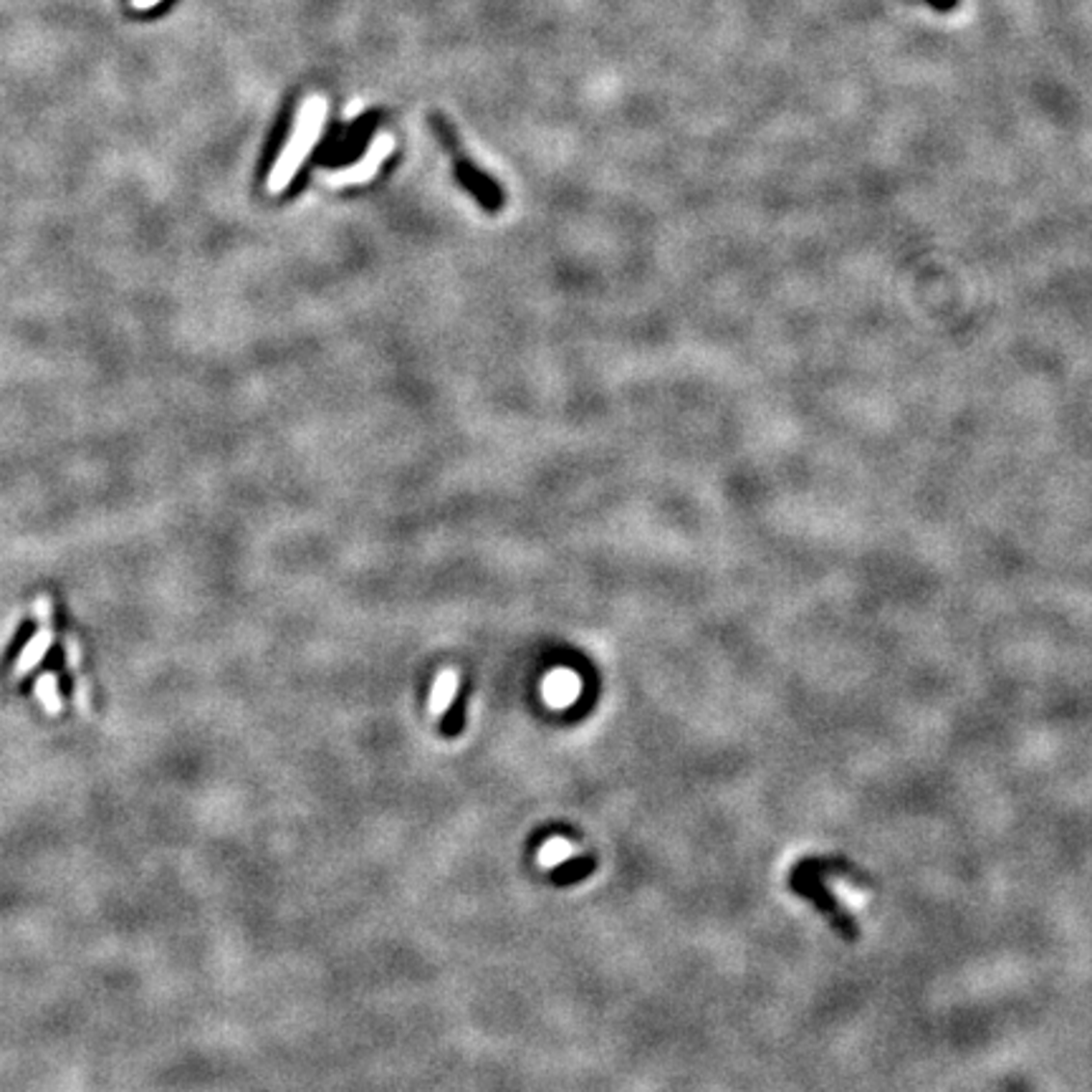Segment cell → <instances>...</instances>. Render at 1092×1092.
Listing matches in <instances>:
<instances>
[{
    "label": "cell",
    "mask_w": 1092,
    "mask_h": 1092,
    "mask_svg": "<svg viewBox=\"0 0 1092 1092\" xmlns=\"http://www.w3.org/2000/svg\"><path fill=\"white\" fill-rule=\"evenodd\" d=\"M786 887H789L792 895H797V898H802L805 903H809V906H812L814 911H817L819 915L834 928V933H837L839 939L847 941V943H853V941L860 939V923L855 920L853 913L847 911V908L834 898V892L830 890V886L825 883V875L819 873L817 867L812 865V860L802 858L800 862L789 870V875H786Z\"/></svg>",
    "instance_id": "2"
},
{
    "label": "cell",
    "mask_w": 1092,
    "mask_h": 1092,
    "mask_svg": "<svg viewBox=\"0 0 1092 1092\" xmlns=\"http://www.w3.org/2000/svg\"><path fill=\"white\" fill-rule=\"evenodd\" d=\"M327 109V99L319 96V94H312L309 99L301 101L287 147L281 150L279 160H276L271 175H268V193L279 195L291 185V180L299 173V167L307 162V157L314 152L316 142H319L321 132H324Z\"/></svg>",
    "instance_id": "1"
},
{
    "label": "cell",
    "mask_w": 1092,
    "mask_h": 1092,
    "mask_svg": "<svg viewBox=\"0 0 1092 1092\" xmlns=\"http://www.w3.org/2000/svg\"><path fill=\"white\" fill-rule=\"evenodd\" d=\"M544 693L552 703L564 706V703H572V700L577 698V693H580V680L574 678L572 673L560 670V673H554L552 678H549V683L544 686Z\"/></svg>",
    "instance_id": "5"
},
{
    "label": "cell",
    "mask_w": 1092,
    "mask_h": 1092,
    "mask_svg": "<svg viewBox=\"0 0 1092 1092\" xmlns=\"http://www.w3.org/2000/svg\"><path fill=\"white\" fill-rule=\"evenodd\" d=\"M134 3H137V6H142V8H150V6H154V3H160V0H134Z\"/></svg>",
    "instance_id": "10"
},
{
    "label": "cell",
    "mask_w": 1092,
    "mask_h": 1092,
    "mask_svg": "<svg viewBox=\"0 0 1092 1092\" xmlns=\"http://www.w3.org/2000/svg\"><path fill=\"white\" fill-rule=\"evenodd\" d=\"M458 680L460 678L453 668H446V670L435 678L433 693H430V703H427L433 719H443V716L450 711V703H453L455 693H458Z\"/></svg>",
    "instance_id": "4"
},
{
    "label": "cell",
    "mask_w": 1092,
    "mask_h": 1092,
    "mask_svg": "<svg viewBox=\"0 0 1092 1092\" xmlns=\"http://www.w3.org/2000/svg\"><path fill=\"white\" fill-rule=\"evenodd\" d=\"M48 645H51V630H48V627H43V633L36 635V638L28 642L26 650L20 653L18 663H15V675L28 673V670H31V668H34L36 663H39L43 655H46Z\"/></svg>",
    "instance_id": "7"
},
{
    "label": "cell",
    "mask_w": 1092,
    "mask_h": 1092,
    "mask_svg": "<svg viewBox=\"0 0 1092 1092\" xmlns=\"http://www.w3.org/2000/svg\"><path fill=\"white\" fill-rule=\"evenodd\" d=\"M393 152H395V137H393V134L377 132V134H374V140L369 142V150L362 154L360 160L354 162V165H349V167H341V170L327 173V175H324V180H327V185H332V187L365 185V182H369L374 175L380 173L382 162H385Z\"/></svg>",
    "instance_id": "3"
},
{
    "label": "cell",
    "mask_w": 1092,
    "mask_h": 1092,
    "mask_svg": "<svg viewBox=\"0 0 1092 1092\" xmlns=\"http://www.w3.org/2000/svg\"><path fill=\"white\" fill-rule=\"evenodd\" d=\"M577 855V847L569 842V839L564 837H552L549 842H544L539 850V855H536V862H539L541 867H557L561 865V862H566L569 858H574Z\"/></svg>",
    "instance_id": "6"
},
{
    "label": "cell",
    "mask_w": 1092,
    "mask_h": 1092,
    "mask_svg": "<svg viewBox=\"0 0 1092 1092\" xmlns=\"http://www.w3.org/2000/svg\"><path fill=\"white\" fill-rule=\"evenodd\" d=\"M36 693H39V698L43 700V706H46V711L51 713V716L61 713V698H59V691H56L54 675H43V678L36 683Z\"/></svg>",
    "instance_id": "8"
},
{
    "label": "cell",
    "mask_w": 1092,
    "mask_h": 1092,
    "mask_svg": "<svg viewBox=\"0 0 1092 1092\" xmlns=\"http://www.w3.org/2000/svg\"><path fill=\"white\" fill-rule=\"evenodd\" d=\"M936 11H941V14H946V11H953V8L959 6V0H928Z\"/></svg>",
    "instance_id": "9"
}]
</instances>
